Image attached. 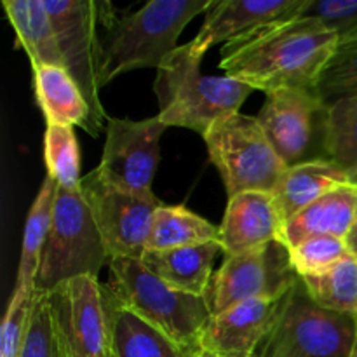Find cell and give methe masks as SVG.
Wrapping results in <instances>:
<instances>
[{"label":"cell","instance_id":"16","mask_svg":"<svg viewBox=\"0 0 357 357\" xmlns=\"http://www.w3.org/2000/svg\"><path fill=\"white\" fill-rule=\"evenodd\" d=\"M284 220L271 192H244L229 199L220 246L225 257L248 253L272 241H281Z\"/></svg>","mask_w":357,"mask_h":357},{"label":"cell","instance_id":"9","mask_svg":"<svg viewBox=\"0 0 357 357\" xmlns=\"http://www.w3.org/2000/svg\"><path fill=\"white\" fill-rule=\"evenodd\" d=\"M300 275L282 241H272L248 253L225 257L208 289L213 316L248 300H281Z\"/></svg>","mask_w":357,"mask_h":357},{"label":"cell","instance_id":"17","mask_svg":"<svg viewBox=\"0 0 357 357\" xmlns=\"http://www.w3.org/2000/svg\"><path fill=\"white\" fill-rule=\"evenodd\" d=\"M33 70V89L38 108L51 126H79L96 138L103 129L94 121L82 91L61 66L42 65Z\"/></svg>","mask_w":357,"mask_h":357},{"label":"cell","instance_id":"29","mask_svg":"<svg viewBox=\"0 0 357 357\" xmlns=\"http://www.w3.org/2000/svg\"><path fill=\"white\" fill-rule=\"evenodd\" d=\"M20 357H68L52 316L47 293H33L26 340Z\"/></svg>","mask_w":357,"mask_h":357},{"label":"cell","instance_id":"22","mask_svg":"<svg viewBox=\"0 0 357 357\" xmlns=\"http://www.w3.org/2000/svg\"><path fill=\"white\" fill-rule=\"evenodd\" d=\"M107 288V284H105ZM114 357H190L169 337L119 305L107 288Z\"/></svg>","mask_w":357,"mask_h":357},{"label":"cell","instance_id":"20","mask_svg":"<svg viewBox=\"0 0 357 357\" xmlns=\"http://www.w3.org/2000/svg\"><path fill=\"white\" fill-rule=\"evenodd\" d=\"M347 183L349 174L333 160H314L288 167L272 194L286 223L328 192Z\"/></svg>","mask_w":357,"mask_h":357},{"label":"cell","instance_id":"38","mask_svg":"<svg viewBox=\"0 0 357 357\" xmlns=\"http://www.w3.org/2000/svg\"><path fill=\"white\" fill-rule=\"evenodd\" d=\"M112 357H114V356H112Z\"/></svg>","mask_w":357,"mask_h":357},{"label":"cell","instance_id":"14","mask_svg":"<svg viewBox=\"0 0 357 357\" xmlns=\"http://www.w3.org/2000/svg\"><path fill=\"white\" fill-rule=\"evenodd\" d=\"M310 0H211L201 31L188 42L204 58L216 44H230L274 24L303 16Z\"/></svg>","mask_w":357,"mask_h":357},{"label":"cell","instance_id":"26","mask_svg":"<svg viewBox=\"0 0 357 357\" xmlns=\"http://www.w3.org/2000/svg\"><path fill=\"white\" fill-rule=\"evenodd\" d=\"M326 153L347 174L357 167V98L328 105Z\"/></svg>","mask_w":357,"mask_h":357},{"label":"cell","instance_id":"27","mask_svg":"<svg viewBox=\"0 0 357 357\" xmlns=\"http://www.w3.org/2000/svg\"><path fill=\"white\" fill-rule=\"evenodd\" d=\"M44 160L47 176L66 190L80 188V152L77 136L70 126L47 124L44 135Z\"/></svg>","mask_w":357,"mask_h":357},{"label":"cell","instance_id":"25","mask_svg":"<svg viewBox=\"0 0 357 357\" xmlns=\"http://www.w3.org/2000/svg\"><path fill=\"white\" fill-rule=\"evenodd\" d=\"M319 307L357 317V257L347 255L317 275L300 278Z\"/></svg>","mask_w":357,"mask_h":357},{"label":"cell","instance_id":"5","mask_svg":"<svg viewBox=\"0 0 357 357\" xmlns=\"http://www.w3.org/2000/svg\"><path fill=\"white\" fill-rule=\"evenodd\" d=\"M108 264L110 255L82 190H66L56 185L52 223L42 248L35 291L51 293L80 275L98 278Z\"/></svg>","mask_w":357,"mask_h":357},{"label":"cell","instance_id":"34","mask_svg":"<svg viewBox=\"0 0 357 357\" xmlns=\"http://www.w3.org/2000/svg\"><path fill=\"white\" fill-rule=\"evenodd\" d=\"M190 357H218V356L211 354V352H206V351H201V349H199V351H195V352H194V354H192Z\"/></svg>","mask_w":357,"mask_h":357},{"label":"cell","instance_id":"8","mask_svg":"<svg viewBox=\"0 0 357 357\" xmlns=\"http://www.w3.org/2000/svg\"><path fill=\"white\" fill-rule=\"evenodd\" d=\"M257 119L286 167L330 160L326 153L328 103L314 91L268 93Z\"/></svg>","mask_w":357,"mask_h":357},{"label":"cell","instance_id":"12","mask_svg":"<svg viewBox=\"0 0 357 357\" xmlns=\"http://www.w3.org/2000/svg\"><path fill=\"white\" fill-rule=\"evenodd\" d=\"M47 295L68 357H112L107 288L98 278L70 279Z\"/></svg>","mask_w":357,"mask_h":357},{"label":"cell","instance_id":"1","mask_svg":"<svg viewBox=\"0 0 357 357\" xmlns=\"http://www.w3.org/2000/svg\"><path fill=\"white\" fill-rule=\"evenodd\" d=\"M337 44V33L317 20L300 16L225 44L220 68L265 94L279 89L317 93L321 73Z\"/></svg>","mask_w":357,"mask_h":357},{"label":"cell","instance_id":"36","mask_svg":"<svg viewBox=\"0 0 357 357\" xmlns=\"http://www.w3.org/2000/svg\"><path fill=\"white\" fill-rule=\"evenodd\" d=\"M351 357H357V331H356V344H354V351H352Z\"/></svg>","mask_w":357,"mask_h":357},{"label":"cell","instance_id":"35","mask_svg":"<svg viewBox=\"0 0 357 357\" xmlns=\"http://www.w3.org/2000/svg\"><path fill=\"white\" fill-rule=\"evenodd\" d=\"M349 183L357 187V167L354 171H351V173H349Z\"/></svg>","mask_w":357,"mask_h":357},{"label":"cell","instance_id":"21","mask_svg":"<svg viewBox=\"0 0 357 357\" xmlns=\"http://www.w3.org/2000/svg\"><path fill=\"white\" fill-rule=\"evenodd\" d=\"M2 7L16 33V47L26 52L31 68L42 65L65 68L44 0H3Z\"/></svg>","mask_w":357,"mask_h":357},{"label":"cell","instance_id":"24","mask_svg":"<svg viewBox=\"0 0 357 357\" xmlns=\"http://www.w3.org/2000/svg\"><path fill=\"white\" fill-rule=\"evenodd\" d=\"M56 181L45 176L42 187L31 204L26 216L21 244L20 267L16 275V288L35 291V278H37L38 261H40L42 248L47 241L49 230L52 223V208H54Z\"/></svg>","mask_w":357,"mask_h":357},{"label":"cell","instance_id":"23","mask_svg":"<svg viewBox=\"0 0 357 357\" xmlns=\"http://www.w3.org/2000/svg\"><path fill=\"white\" fill-rule=\"evenodd\" d=\"M220 243V227L183 206H159L153 215L146 251H167L178 248Z\"/></svg>","mask_w":357,"mask_h":357},{"label":"cell","instance_id":"7","mask_svg":"<svg viewBox=\"0 0 357 357\" xmlns=\"http://www.w3.org/2000/svg\"><path fill=\"white\" fill-rule=\"evenodd\" d=\"M204 142L209 160L218 169L229 199L244 192L272 194L288 169L258 119L241 112L213 124Z\"/></svg>","mask_w":357,"mask_h":357},{"label":"cell","instance_id":"28","mask_svg":"<svg viewBox=\"0 0 357 357\" xmlns=\"http://www.w3.org/2000/svg\"><path fill=\"white\" fill-rule=\"evenodd\" d=\"M317 94L328 105L344 98H357V30L338 38L333 56L321 73Z\"/></svg>","mask_w":357,"mask_h":357},{"label":"cell","instance_id":"31","mask_svg":"<svg viewBox=\"0 0 357 357\" xmlns=\"http://www.w3.org/2000/svg\"><path fill=\"white\" fill-rule=\"evenodd\" d=\"M33 293L14 288L0 330V357H20L28 333Z\"/></svg>","mask_w":357,"mask_h":357},{"label":"cell","instance_id":"11","mask_svg":"<svg viewBox=\"0 0 357 357\" xmlns=\"http://www.w3.org/2000/svg\"><path fill=\"white\" fill-rule=\"evenodd\" d=\"M80 190L89 204L108 255L112 258H139L146 253L153 215L162 202L142 197L108 183L98 169L80 181Z\"/></svg>","mask_w":357,"mask_h":357},{"label":"cell","instance_id":"3","mask_svg":"<svg viewBox=\"0 0 357 357\" xmlns=\"http://www.w3.org/2000/svg\"><path fill=\"white\" fill-rule=\"evenodd\" d=\"M211 0H150L119 16L101 37V87L138 68H155L178 47L188 23L208 10Z\"/></svg>","mask_w":357,"mask_h":357},{"label":"cell","instance_id":"15","mask_svg":"<svg viewBox=\"0 0 357 357\" xmlns=\"http://www.w3.org/2000/svg\"><path fill=\"white\" fill-rule=\"evenodd\" d=\"M281 300H248L216 314L206 324L199 349L218 357H255L271 331Z\"/></svg>","mask_w":357,"mask_h":357},{"label":"cell","instance_id":"30","mask_svg":"<svg viewBox=\"0 0 357 357\" xmlns=\"http://www.w3.org/2000/svg\"><path fill=\"white\" fill-rule=\"evenodd\" d=\"M351 255L345 239L333 236H316L289 248V257L300 278L317 275Z\"/></svg>","mask_w":357,"mask_h":357},{"label":"cell","instance_id":"37","mask_svg":"<svg viewBox=\"0 0 357 357\" xmlns=\"http://www.w3.org/2000/svg\"><path fill=\"white\" fill-rule=\"evenodd\" d=\"M352 255H356V257H357V250H356V251H354V253H352Z\"/></svg>","mask_w":357,"mask_h":357},{"label":"cell","instance_id":"10","mask_svg":"<svg viewBox=\"0 0 357 357\" xmlns=\"http://www.w3.org/2000/svg\"><path fill=\"white\" fill-rule=\"evenodd\" d=\"M58 38L63 65L79 89L101 129L107 131L101 103V37L100 9L93 0H44Z\"/></svg>","mask_w":357,"mask_h":357},{"label":"cell","instance_id":"32","mask_svg":"<svg viewBox=\"0 0 357 357\" xmlns=\"http://www.w3.org/2000/svg\"><path fill=\"white\" fill-rule=\"evenodd\" d=\"M303 16L317 20L338 38L347 37L357 30V0H310Z\"/></svg>","mask_w":357,"mask_h":357},{"label":"cell","instance_id":"33","mask_svg":"<svg viewBox=\"0 0 357 357\" xmlns=\"http://www.w3.org/2000/svg\"><path fill=\"white\" fill-rule=\"evenodd\" d=\"M347 244H349V250H351V253H354V251L357 250V209H356V222H354V227H352L351 236L347 237Z\"/></svg>","mask_w":357,"mask_h":357},{"label":"cell","instance_id":"6","mask_svg":"<svg viewBox=\"0 0 357 357\" xmlns=\"http://www.w3.org/2000/svg\"><path fill=\"white\" fill-rule=\"evenodd\" d=\"M356 331V316L319 307L298 279L255 357H351Z\"/></svg>","mask_w":357,"mask_h":357},{"label":"cell","instance_id":"18","mask_svg":"<svg viewBox=\"0 0 357 357\" xmlns=\"http://www.w3.org/2000/svg\"><path fill=\"white\" fill-rule=\"evenodd\" d=\"M356 209L357 187L342 185L288 220L281 241L288 248L316 236H333L347 241L356 222Z\"/></svg>","mask_w":357,"mask_h":357},{"label":"cell","instance_id":"2","mask_svg":"<svg viewBox=\"0 0 357 357\" xmlns=\"http://www.w3.org/2000/svg\"><path fill=\"white\" fill-rule=\"evenodd\" d=\"M202 58L190 45H178L157 70L153 91L159 119L167 128H183L204 138L213 124L237 114L253 91L232 77L202 75Z\"/></svg>","mask_w":357,"mask_h":357},{"label":"cell","instance_id":"19","mask_svg":"<svg viewBox=\"0 0 357 357\" xmlns=\"http://www.w3.org/2000/svg\"><path fill=\"white\" fill-rule=\"evenodd\" d=\"M223 253L218 241L199 246L167 251H146L142 261L150 272L178 291L195 296L208 295L213 279V264Z\"/></svg>","mask_w":357,"mask_h":357},{"label":"cell","instance_id":"13","mask_svg":"<svg viewBox=\"0 0 357 357\" xmlns=\"http://www.w3.org/2000/svg\"><path fill=\"white\" fill-rule=\"evenodd\" d=\"M166 131L159 115L145 121L108 119L98 173L122 190L155 197L152 183L160 160V138Z\"/></svg>","mask_w":357,"mask_h":357},{"label":"cell","instance_id":"4","mask_svg":"<svg viewBox=\"0 0 357 357\" xmlns=\"http://www.w3.org/2000/svg\"><path fill=\"white\" fill-rule=\"evenodd\" d=\"M107 288L119 305L169 337L185 352L199 351V338L213 317L208 296L171 288L139 258H112Z\"/></svg>","mask_w":357,"mask_h":357}]
</instances>
